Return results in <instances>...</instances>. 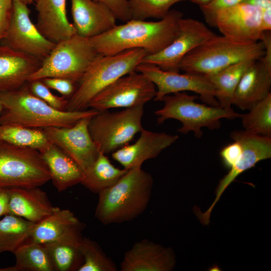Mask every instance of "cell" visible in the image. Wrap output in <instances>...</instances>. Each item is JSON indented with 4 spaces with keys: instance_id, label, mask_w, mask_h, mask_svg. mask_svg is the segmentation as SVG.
<instances>
[{
    "instance_id": "cell-1",
    "label": "cell",
    "mask_w": 271,
    "mask_h": 271,
    "mask_svg": "<svg viewBox=\"0 0 271 271\" xmlns=\"http://www.w3.org/2000/svg\"><path fill=\"white\" fill-rule=\"evenodd\" d=\"M183 16L181 12L173 10L157 22L131 19L89 40L96 51L102 56L135 48L144 49L148 55L155 54L174 39Z\"/></svg>"
},
{
    "instance_id": "cell-2",
    "label": "cell",
    "mask_w": 271,
    "mask_h": 271,
    "mask_svg": "<svg viewBox=\"0 0 271 271\" xmlns=\"http://www.w3.org/2000/svg\"><path fill=\"white\" fill-rule=\"evenodd\" d=\"M153 182L141 166L128 169L116 183L98 194L95 217L104 225L135 219L148 206Z\"/></svg>"
},
{
    "instance_id": "cell-3",
    "label": "cell",
    "mask_w": 271,
    "mask_h": 271,
    "mask_svg": "<svg viewBox=\"0 0 271 271\" xmlns=\"http://www.w3.org/2000/svg\"><path fill=\"white\" fill-rule=\"evenodd\" d=\"M4 108L0 124H12L31 128L71 127L80 120L91 118L98 112L94 109L70 111L56 109L36 96L28 82L17 89L0 92Z\"/></svg>"
},
{
    "instance_id": "cell-4",
    "label": "cell",
    "mask_w": 271,
    "mask_h": 271,
    "mask_svg": "<svg viewBox=\"0 0 271 271\" xmlns=\"http://www.w3.org/2000/svg\"><path fill=\"white\" fill-rule=\"evenodd\" d=\"M264 54V45L261 41L239 44L216 34L188 53L179 68L186 73L208 76L239 62L257 60Z\"/></svg>"
},
{
    "instance_id": "cell-5",
    "label": "cell",
    "mask_w": 271,
    "mask_h": 271,
    "mask_svg": "<svg viewBox=\"0 0 271 271\" xmlns=\"http://www.w3.org/2000/svg\"><path fill=\"white\" fill-rule=\"evenodd\" d=\"M148 54L144 49L135 48L112 55H100L79 81L78 87L68 99L66 110H85L98 93L119 77L136 71Z\"/></svg>"
},
{
    "instance_id": "cell-6",
    "label": "cell",
    "mask_w": 271,
    "mask_h": 271,
    "mask_svg": "<svg viewBox=\"0 0 271 271\" xmlns=\"http://www.w3.org/2000/svg\"><path fill=\"white\" fill-rule=\"evenodd\" d=\"M197 97L185 92L165 95L162 99L164 102V106L155 112L158 116V123L162 124L170 118L177 119L182 123L178 132L186 134L192 131L196 138H200L203 134L202 127L217 129L221 126V118L233 119L242 115L233 109L197 103L195 100Z\"/></svg>"
},
{
    "instance_id": "cell-7",
    "label": "cell",
    "mask_w": 271,
    "mask_h": 271,
    "mask_svg": "<svg viewBox=\"0 0 271 271\" xmlns=\"http://www.w3.org/2000/svg\"><path fill=\"white\" fill-rule=\"evenodd\" d=\"M100 55L89 39L75 34L56 43L39 68L29 77L28 82L59 77L79 82Z\"/></svg>"
},
{
    "instance_id": "cell-8",
    "label": "cell",
    "mask_w": 271,
    "mask_h": 271,
    "mask_svg": "<svg viewBox=\"0 0 271 271\" xmlns=\"http://www.w3.org/2000/svg\"><path fill=\"white\" fill-rule=\"evenodd\" d=\"M50 180L38 150L0 141V188L40 187Z\"/></svg>"
},
{
    "instance_id": "cell-9",
    "label": "cell",
    "mask_w": 271,
    "mask_h": 271,
    "mask_svg": "<svg viewBox=\"0 0 271 271\" xmlns=\"http://www.w3.org/2000/svg\"><path fill=\"white\" fill-rule=\"evenodd\" d=\"M144 105L125 108L117 112L98 111L89 120L88 129L98 151L105 155L129 144L144 128Z\"/></svg>"
},
{
    "instance_id": "cell-10",
    "label": "cell",
    "mask_w": 271,
    "mask_h": 271,
    "mask_svg": "<svg viewBox=\"0 0 271 271\" xmlns=\"http://www.w3.org/2000/svg\"><path fill=\"white\" fill-rule=\"evenodd\" d=\"M156 91L152 81L134 71L119 77L101 90L90 100L88 107L101 111L144 105L154 99Z\"/></svg>"
},
{
    "instance_id": "cell-11",
    "label": "cell",
    "mask_w": 271,
    "mask_h": 271,
    "mask_svg": "<svg viewBox=\"0 0 271 271\" xmlns=\"http://www.w3.org/2000/svg\"><path fill=\"white\" fill-rule=\"evenodd\" d=\"M136 71L145 75L155 85V101H162L163 97L168 94L190 91L198 94L203 102L219 106L215 98V87L205 76L165 71L156 65L143 62L137 66Z\"/></svg>"
},
{
    "instance_id": "cell-12",
    "label": "cell",
    "mask_w": 271,
    "mask_h": 271,
    "mask_svg": "<svg viewBox=\"0 0 271 271\" xmlns=\"http://www.w3.org/2000/svg\"><path fill=\"white\" fill-rule=\"evenodd\" d=\"M215 35L202 22L182 18L173 41L160 52L146 56L142 62L156 65L163 70L179 72V65L182 59Z\"/></svg>"
},
{
    "instance_id": "cell-13",
    "label": "cell",
    "mask_w": 271,
    "mask_h": 271,
    "mask_svg": "<svg viewBox=\"0 0 271 271\" xmlns=\"http://www.w3.org/2000/svg\"><path fill=\"white\" fill-rule=\"evenodd\" d=\"M231 139L238 141L242 147L241 155L229 172L221 179L215 191L214 201L204 213H195L203 225L209 223L210 214L216 203L228 186L243 172L254 167L258 162L271 157V138L252 134L244 130H233Z\"/></svg>"
},
{
    "instance_id": "cell-14",
    "label": "cell",
    "mask_w": 271,
    "mask_h": 271,
    "mask_svg": "<svg viewBox=\"0 0 271 271\" xmlns=\"http://www.w3.org/2000/svg\"><path fill=\"white\" fill-rule=\"evenodd\" d=\"M27 5L13 0L12 18L2 40L3 45L41 60L51 52L56 43L46 38L32 22Z\"/></svg>"
},
{
    "instance_id": "cell-15",
    "label": "cell",
    "mask_w": 271,
    "mask_h": 271,
    "mask_svg": "<svg viewBox=\"0 0 271 271\" xmlns=\"http://www.w3.org/2000/svg\"><path fill=\"white\" fill-rule=\"evenodd\" d=\"M261 18L259 8L241 3L217 11L214 25L229 40L239 44H250L261 40L264 32Z\"/></svg>"
},
{
    "instance_id": "cell-16",
    "label": "cell",
    "mask_w": 271,
    "mask_h": 271,
    "mask_svg": "<svg viewBox=\"0 0 271 271\" xmlns=\"http://www.w3.org/2000/svg\"><path fill=\"white\" fill-rule=\"evenodd\" d=\"M91 118H83L71 127L42 129L51 143L70 156L82 171L95 161L100 152L89 131Z\"/></svg>"
},
{
    "instance_id": "cell-17",
    "label": "cell",
    "mask_w": 271,
    "mask_h": 271,
    "mask_svg": "<svg viewBox=\"0 0 271 271\" xmlns=\"http://www.w3.org/2000/svg\"><path fill=\"white\" fill-rule=\"evenodd\" d=\"M76 34L90 39L105 33L116 25L114 12L105 4L93 0H71Z\"/></svg>"
},
{
    "instance_id": "cell-18",
    "label": "cell",
    "mask_w": 271,
    "mask_h": 271,
    "mask_svg": "<svg viewBox=\"0 0 271 271\" xmlns=\"http://www.w3.org/2000/svg\"><path fill=\"white\" fill-rule=\"evenodd\" d=\"M136 142L127 145L111 153L112 158L124 169L142 166L149 159L156 158L164 149L174 144L178 136L165 132H153L145 129Z\"/></svg>"
},
{
    "instance_id": "cell-19",
    "label": "cell",
    "mask_w": 271,
    "mask_h": 271,
    "mask_svg": "<svg viewBox=\"0 0 271 271\" xmlns=\"http://www.w3.org/2000/svg\"><path fill=\"white\" fill-rule=\"evenodd\" d=\"M174 253L148 239L134 243L125 252L120 263L121 271H170L175 265Z\"/></svg>"
},
{
    "instance_id": "cell-20",
    "label": "cell",
    "mask_w": 271,
    "mask_h": 271,
    "mask_svg": "<svg viewBox=\"0 0 271 271\" xmlns=\"http://www.w3.org/2000/svg\"><path fill=\"white\" fill-rule=\"evenodd\" d=\"M271 65L259 59L243 74L235 90L232 104L250 110L270 93Z\"/></svg>"
},
{
    "instance_id": "cell-21",
    "label": "cell",
    "mask_w": 271,
    "mask_h": 271,
    "mask_svg": "<svg viewBox=\"0 0 271 271\" xmlns=\"http://www.w3.org/2000/svg\"><path fill=\"white\" fill-rule=\"evenodd\" d=\"M42 61L0 44V92L14 90L23 86Z\"/></svg>"
},
{
    "instance_id": "cell-22",
    "label": "cell",
    "mask_w": 271,
    "mask_h": 271,
    "mask_svg": "<svg viewBox=\"0 0 271 271\" xmlns=\"http://www.w3.org/2000/svg\"><path fill=\"white\" fill-rule=\"evenodd\" d=\"M37 12L36 26L50 41L57 43L76 34L68 19L67 0H35Z\"/></svg>"
},
{
    "instance_id": "cell-23",
    "label": "cell",
    "mask_w": 271,
    "mask_h": 271,
    "mask_svg": "<svg viewBox=\"0 0 271 271\" xmlns=\"http://www.w3.org/2000/svg\"><path fill=\"white\" fill-rule=\"evenodd\" d=\"M9 213L37 223L51 214L54 207L39 187L9 188Z\"/></svg>"
},
{
    "instance_id": "cell-24",
    "label": "cell",
    "mask_w": 271,
    "mask_h": 271,
    "mask_svg": "<svg viewBox=\"0 0 271 271\" xmlns=\"http://www.w3.org/2000/svg\"><path fill=\"white\" fill-rule=\"evenodd\" d=\"M83 229L82 226L58 239L43 244L54 271H78L84 261L81 250Z\"/></svg>"
},
{
    "instance_id": "cell-25",
    "label": "cell",
    "mask_w": 271,
    "mask_h": 271,
    "mask_svg": "<svg viewBox=\"0 0 271 271\" xmlns=\"http://www.w3.org/2000/svg\"><path fill=\"white\" fill-rule=\"evenodd\" d=\"M51 175V180L59 192L81 183L83 171L61 149L52 143L39 151Z\"/></svg>"
},
{
    "instance_id": "cell-26",
    "label": "cell",
    "mask_w": 271,
    "mask_h": 271,
    "mask_svg": "<svg viewBox=\"0 0 271 271\" xmlns=\"http://www.w3.org/2000/svg\"><path fill=\"white\" fill-rule=\"evenodd\" d=\"M83 226L74 213L54 207L52 213L35 223L27 242L45 244L58 239L74 229Z\"/></svg>"
},
{
    "instance_id": "cell-27",
    "label": "cell",
    "mask_w": 271,
    "mask_h": 271,
    "mask_svg": "<svg viewBox=\"0 0 271 271\" xmlns=\"http://www.w3.org/2000/svg\"><path fill=\"white\" fill-rule=\"evenodd\" d=\"M113 166L105 154L99 152L95 161L83 171L80 184L98 194L116 183L127 172Z\"/></svg>"
},
{
    "instance_id": "cell-28",
    "label": "cell",
    "mask_w": 271,
    "mask_h": 271,
    "mask_svg": "<svg viewBox=\"0 0 271 271\" xmlns=\"http://www.w3.org/2000/svg\"><path fill=\"white\" fill-rule=\"evenodd\" d=\"M256 60H248L232 64L215 73L206 76L215 89V98L219 106L231 110L235 90L243 74Z\"/></svg>"
},
{
    "instance_id": "cell-29",
    "label": "cell",
    "mask_w": 271,
    "mask_h": 271,
    "mask_svg": "<svg viewBox=\"0 0 271 271\" xmlns=\"http://www.w3.org/2000/svg\"><path fill=\"white\" fill-rule=\"evenodd\" d=\"M35 223L8 214L0 219V253H13L29 240Z\"/></svg>"
},
{
    "instance_id": "cell-30",
    "label": "cell",
    "mask_w": 271,
    "mask_h": 271,
    "mask_svg": "<svg viewBox=\"0 0 271 271\" xmlns=\"http://www.w3.org/2000/svg\"><path fill=\"white\" fill-rule=\"evenodd\" d=\"M14 265L0 268V271H54L43 244L28 242L14 253Z\"/></svg>"
},
{
    "instance_id": "cell-31",
    "label": "cell",
    "mask_w": 271,
    "mask_h": 271,
    "mask_svg": "<svg viewBox=\"0 0 271 271\" xmlns=\"http://www.w3.org/2000/svg\"><path fill=\"white\" fill-rule=\"evenodd\" d=\"M0 141L40 151L51 142L41 128H31L12 124H0Z\"/></svg>"
},
{
    "instance_id": "cell-32",
    "label": "cell",
    "mask_w": 271,
    "mask_h": 271,
    "mask_svg": "<svg viewBox=\"0 0 271 271\" xmlns=\"http://www.w3.org/2000/svg\"><path fill=\"white\" fill-rule=\"evenodd\" d=\"M249 110L241 116L244 130L271 138V93Z\"/></svg>"
},
{
    "instance_id": "cell-33",
    "label": "cell",
    "mask_w": 271,
    "mask_h": 271,
    "mask_svg": "<svg viewBox=\"0 0 271 271\" xmlns=\"http://www.w3.org/2000/svg\"><path fill=\"white\" fill-rule=\"evenodd\" d=\"M81 250L83 263L78 271H116L117 267L99 245L88 238H83Z\"/></svg>"
},
{
    "instance_id": "cell-34",
    "label": "cell",
    "mask_w": 271,
    "mask_h": 271,
    "mask_svg": "<svg viewBox=\"0 0 271 271\" xmlns=\"http://www.w3.org/2000/svg\"><path fill=\"white\" fill-rule=\"evenodd\" d=\"M186 0H128L131 19H163L175 4Z\"/></svg>"
},
{
    "instance_id": "cell-35",
    "label": "cell",
    "mask_w": 271,
    "mask_h": 271,
    "mask_svg": "<svg viewBox=\"0 0 271 271\" xmlns=\"http://www.w3.org/2000/svg\"><path fill=\"white\" fill-rule=\"evenodd\" d=\"M28 84L30 90L36 96L56 109L66 110L68 99L54 94L41 80L29 81Z\"/></svg>"
},
{
    "instance_id": "cell-36",
    "label": "cell",
    "mask_w": 271,
    "mask_h": 271,
    "mask_svg": "<svg viewBox=\"0 0 271 271\" xmlns=\"http://www.w3.org/2000/svg\"><path fill=\"white\" fill-rule=\"evenodd\" d=\"M244 1L245 0H212L200 8L207 23L211 26L214 27V17L217 11L244 3Z\"/></svg>"
},
{
    "instance_id": "cell-37",
    "label": "cell",
    "mask_w": 271,
    "mask_h": 271,
    "mask_svg": "<svg viewBox=\"0 0 271 271\" xmlns=\"http://www.w3.org/2000/svg\"><path fill=\"white\" fill-rule=\"evenodd\" d=\"M41 80L50 89L58 91L64 97H71L77 88L75 86L76 83L66 78L47 77Z\"/></svg>"
},
{
    "instance_id": "cell-38",
    "label": "cell",
    "mask_w": 271,
    "mask_h": 271,
    "mask_svg": "<svg viewBox=\"0 0 271 271\" xmlns=\"http://www.w3.org/2000/svg\"><path fill=\"white\" fill-rule=\"evenodd\" d=\"M242 153L240 143L234 142L224 147L220 151V155L224 166L230 169L239 158Z\"/></svg>"
},
{
    "instance_id": "cell-39",
    "label": "cell",
    "mask_w": 271,
    "mask_h": 271,
    "mask_svg": "<svg viewBox=\"0 0 271 271\" xmlns=\"http://www.w3.org/2000/svg\"><path fill=\"white\" fill-rule=\"evenodd\" d=\"M103 3L115 14L117 19L126 22L131 20L128 0H93Z\"/></svg>"
},
{
    "instance_id": "cell-40",
    "label": "cell",
    "mask_w": 271,
    "mask_h": 271,
    "mask_svg": "<svg viewBox=\"0 0 271 271\" xmlns=\"http://www.w3.org/2000/svg\"><path fill=\"white\" fill-rule=\"evenodd\" d=\"M13 0H0V42L4 39L10 24Z\"/></svg>"
},
{
    "instance_id": "cell-41",
    "label": "cell",
    "mask_w": 271,
    "mask_h": 271,
    "mask_svg": "<svg viewBox=\"0 0 271 271\" xmlns=\"http://www.w3.org/2000/svg\"><path fill=\"white\" fill-rule=\"evenodd\" d=\"M9 188H0V217L9 213Z\"/></svg>"
},
{
    "instance_id": "cell-42",
    "label": "cell",
    "mask_w": 271,
    "mask_h": 271,
    "mask_svg": "<svg viewBox=\"0 0 271 271\" xmlns=\"http://www.w3.org/2000/svg\"><path fill=\"white\" fill-rule=\"evenodd\" d=\"M244 3L259 8L261 12L271 10V0H245Z\"/></svg>"
},
{
    "instance_id": "cell-43",
    "label": "cell",
    "mask_w": 271,
    "mask_h": 271,
    "mask_svg": "<svg viewBox=\"0 0 271 271\" xmlns=\"http://www.w3.org/2000/svg\"><path fill=\"white\" fill-rule=\"evenodd\" d=\"M192 3H195L196 4L198 5L200 7L204 6L208 3H209L210 2H211L212 0H188Z\"/></svg>"
},
{
    "instance_id": "cell-44",
    "label": "cell",
    "mask_w": 271,
    "mask_h": 271,
    "mask_svg": "<svg viewBox=\"0 0 271 271\" xmlns=\"http://www.w3.org/2000/svg\"><path fill=\"white\" fill-rule=\"evenodd\" d=\"M26 5H29L33 3L35 0H18Z\"/></svg>"
},
{
    "instance_id": "cell-45",
    "label": "cell",
    "mask_w": 271,
    "mask_h": 271,
    "mask_svg": "<svg viewBox=\"0 0 271 271\" xmlns=\"http://www.w3.org/2000/svg\"><path fill=\"white\" fill-rule=\"evenodd\" d=\"M4 106L2 102L0 101V115L3 110Z\"/></svg>"
}]
</instances>
